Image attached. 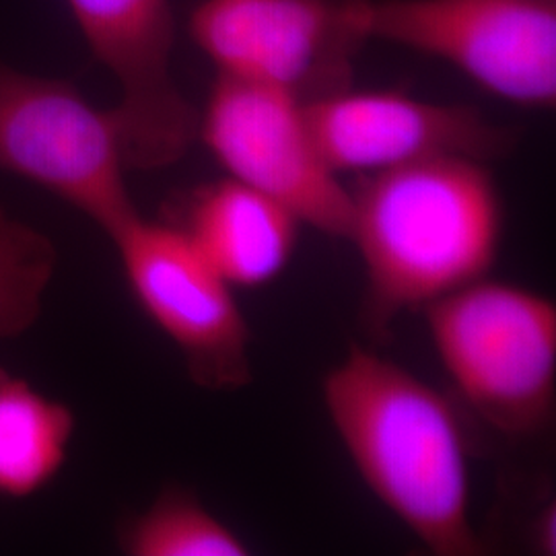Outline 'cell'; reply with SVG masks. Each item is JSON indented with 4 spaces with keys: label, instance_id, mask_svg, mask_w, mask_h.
I'll list each match as a JSON object with an SVG mask.
<instances>
[{
    "label": "cell",
    "instance_id": "2",
    "mask_svg": "<svg viewBox=\"0 0 556 556\" xmlns=\"http://www.w3.org/2000/svg\"><path fill=\"white\" fill-rule=\"evenodd\" d=\"M349 241L365 270L363 321L374 337L491 275L505 204L486 161L435 157L358 178Z\"/></svg>",
    "mask_w": 556,
    "mask_h": 556
},
{
    "label": "cell",
    "instance_id": "6",
    "mask_svg": "<svg viewBox=\"0 0 556 556\" xmlns=\"http://www.w3.org/2000/svg\"><path fill=\"white\" fill-rule=\"evenodd\" d=\"M369 40L452 64L491 96L556 103V0H367Z\"/></svg>",
    "mask_w": 556,
    "mask_h": 556
},
{
    "label": "cell",
    "instance_id": "1",
    "mask_svg": "<svg viewBox=\"0 0 556 556\" xmlns=\"http://www.w3.org/2000/svg\"><path fill=\"white\" fill-rule=\"evenodd\" d=\"M324 408L358 477L433 555L475 556L470 443L452 400L353 344L321 381Z\"/></svg>",
    "mask_w": 556,
    "mask_h": 556
},
{
    "label": "cell",
    "instance_id": "11",
    "mask_svg": "<svg viewBox=\"0 0 556 556\" xmlns=\"http://www.w3.org/2000/svg\"><path fill=\"white\" fill-rule=\"evenodd\" d=\"M174 225L233 289H258L280 277L301 227L285 206L229 176L197 188Z\"/></svg>",
    "mask_w": 556,
    "mask_h": 556
},
{
    "label": "cell",
    "instance_id": "15",
    "mask_svg": "<svg viewBox=\"0 0 556 556\" xmlns=\"http://www.w3.org/2000/svg\"><path fill=\"white\" fill-rule=\"evenodd\" d=\"M556 511L555 503L544 505L532 526L534 546L542 555H555L556 551Z\"/></svg>",
    "mask_w": 556,
    "mask_h": 556
},
{
    "label": "cell",
    "instance_id": "12",
    "mask_svg": "<svg viewBox=\"0 0 556 556\" xmlns=\"http://www.w3.org/2000/svg\"><path fill=\"white\" fill-rule=\"evenodd\" d=\"M75 427L64 402L0 367V497H34L59 477Z\"/></svg>",
    "mask_w": 556,
    "mask_h": 556
},
{
    "label": "cell",
    "instance_id": "9",
    "mask_svg": "<svg viewBox=\"0 0 556 556\" xmlns=\"http://www.w3.org/2000/svg\"><path fill=\"white\" fill-rule=\"evenodd\" d=\"M80 36L118 85L112 108L128 169H165L197 142L199 110L174 75L172 0H66Z\"/></svg>",
    "mask_w": 556,
    "mask_h": 556
},
{
    "label": "cell",
    "instance_id": "5",
    "mask_svg": "<svg viewBox=\"0 0 556 556\" xmlns=\"http://www.w3.org/2000/svg\"><path fill=\"white\" fill-rule=\"evenodd\" d=\"M367 0H202L190 36L217 75L303 105L353 87Z\"/></svg>",
    "mask_w": 556,
    "mask_h": 556
},
{
    "label": "cell",
    "instance_id": "13",
    "mask_svg": "<svg viewBox=\"0 0 556 556\" xmlns=\"http://www.w3.org/2000/svg\"><path fill=\"white\" fill-rule=\"evenodd\" d=\"M119 548L130 556H245L250 546L194 493L163 489L142 514L119 530Z\"/></svg>",
    "mask_w": 556,
    "mask_h": 556
},
{
    "label": "cell",
    "instance_id": "10",
    "mask_svg": "<svg viewBox=\"0 0 556 556\" xmlns=\"http://www.w3.org/2000/svg\"><path fill=\"white\" fill-rule=\"evenodd\" d=\"M326 163L357 178L435 157L493 161L516 147V132L477 108L439 103L402 91H355L305 105Z\"/></svg>",
    "mask_w": 556,
    "mask_h": 556
},
{
    "label": "cell",
    "instance_id": "7",
    "mask_svg": "<svg viewBox=\"0 0 556 556\" xmlns=\"http://www.w3.org/2000/svg\"><path fill=\"white\" fill-rule=\"evenodd\" d=\"M197 139L229 178L275 200L301 225L349 238L351 190L324 160L301 101L217 75L199 112Z\"/></svg>",
    "mask_w": 556,
    "mask_h": 556
},
{
    "label": "cell",
    "instance_id": "3",
    "mask_svg": "<svg viewBox=\"0 0 556 556\" xmlns=\"http://www.w3.org/2000/svg\"><path fill=\"white\" fill-rule=\"evenodd\" d=\"M439 363L462 402L503 438L544 433L556 410V303L480 278L425 307Z\"/></svg>",
    "mask_w": 556,
    "mask_h": 556
},
{
    "label": "cell",
    "instance_id": "8",
    "mask_svg": "<svg viewBox=\"0 0 556 556\" xmlns=\"http://www.w3.org/2000/svg\"><path fill=\"white\" fill-rule=\"evenodd\" d=\"M112 243L142 312L184 357L194 383L233 392L252 381V332L233 287L174 223L137 219Z\"/></svg>",
    "mask_w": 556,
    "mask_h": 556
},
{
    "label": "cell",
    "instance_id": "14",
    "mask_svg": "<svg viewBox=\"0 0 556 556\" xmlns=\"http://www.w3.org/2000/svg\"><path fill=\"white\" fill-rule=\"evenodd\" d=\"M56 260L52 239L0 206V338L21 337L38 321Z\"/></svg>",
    "mask_w": 556,
    "mask_h": 556
},
{
    "label": "cell",
    "instance_id": "4",
    "mask_svg": "<svg viewBox=\"0 0 556 556\" xmlns=\"http://www.w3.org/2000/svg\"><path fill=\"white\" fill-rule=\"evenodd\" d=\"M126 169L112 110L93 105L71 80L0 60V172L48 190L112 238L140 215Z\"/></svg>",
    "mask_w": 556,
    "mask_h": 556
}]
</instances>
